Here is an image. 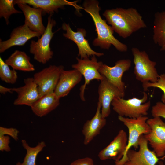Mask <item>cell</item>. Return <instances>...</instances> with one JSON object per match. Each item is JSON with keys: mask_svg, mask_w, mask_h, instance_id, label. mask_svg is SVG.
Masks as SVG:
<instances>
[{"mask_svg": "<svg viewBox=\"0 0 165 165\" xmlns=\"http://www.w3.org/2000/svg\"><path fill=\"white\" fill-rule=\"evenodd\" d=\"M103 15L113 31L123 38H127L134 33L147 27L142 16L134 8L107 9Z\"/></svg>", "mask_w": 165, "mask_h": 165, "instance_id": "6da1fadb", "label": "cell"}, {"mask_svg": "<svg viewBox=\"0 0 165 165\" xmlns=\"http://www.w3.org/2000/svg\"><path fill=\"white\" fill-rule=\"evenodd\" d=\"M83 6V9L91 17L96 27L97 37L94 40L93 45L105 49H108L112 45L119 51H127V45L120 42L114 36V31L111 27L101 17L99 13L101 9L98 1L85 0Z\"/></svg>", "mask_w": 165, "mask_h": 165, "instance_id": "7a4b0ae2", "label": "cell"}, {"mask_svg": "<svg viewBox=\"0 0 165 165\" xmlns=\"http://www.w3.org/2000/svg\"><path fill=\"white\" fill-rule=\"evenodd\" d=\"M147 94L143 92L141 98L133 97L127 99L116 97L112 102L113 109L119 116L130 118L136 119L146 116L151 105Z\"/></svg>", "mask_w": 165, "mask_h": 165, "instance_id": "3957f363", "label": "cell"}, {"mask_svg": "<svg viewBox=\"0 0 165 165\" xmlns=\"http://www.w3.org/2000/svg\"><path fill=\"white\" fill-rule=\"evenodd\" d=\"M148 118L146 116H141L136 119L118 116V119L127 128L129 134L127 146L124 155L120 160L115 162V165H123L127 160V151L132 147L135 149L138 148L140 137L150 132V127L147 122Z\"/></svg>", "mask_w": 165, "mask_h": 165, "instance_id": "277c9868", "label": "cell"}, {"mask_svg": "<svg viewBox=\"0 0 165 165\" xmlns=\"http://www.w3.org/2000/svg\"><path fill=\"white\" fill-rule=\"evenodd\" d=\"M131 51L134 57V73L136 79L142 84L149 82H156L160 75L155 68L156 62L150 59L145 51L133 47Z\"/></svg>", "mask_w": 165, "mask_h": 165, "instance_id": "5b68a950", "label": "cell"}, {"mask_svg": "<svg viewBox=\"0 0 165 165\" xmlns=\"http://www.w3.org/2000/svg\"><path fill=\"white\" fill-rule=\"evenodd\" d=\"M56 24L52 16H49L44 33L37 41L31 42L30 52L33 55L34 59L40 63L46 64L53 57V53L50 47V43L55 33L52 31L53 28Z\"/></svg>", "mask_w": 165, "mask_h": 165, "instance_id": "8992f818", "label": "cell"}, {"mask_svg": "<svg viewBox=\"0 0 165 165\" xmlns=\"http://www.w3.org/2000/svg\"><path fill=\"white\" fill-rule=\"evenodd\" d=\"M76 59L77 63L72 65V67L78 71L84 78V83L80 89V96L81 99L85 101L84 92L86 86L94 79L101 81L104 79V77L98 71L103 63L98 61L95 56H92L90 59L89 58L82 59L78 57Z\"/></svg>", "mask_w": 165, "mask_h": 165, "instance_id": "52a82bcc", "label": "cell"}, {"mask_svg": "<svg viewBox=\"0 0 165 165\" xmlns=\"http://www.w3.org/2000/svg\"><path fill=\"white\" fill-rule=\"evenodd\" d=\"M64 70L62 65H50L34 74L33 78L41 96L54 92Z\"/></svg>", "mask_w": 165, "mask_h": 165, "instance_id": "ba28073f", "label": "cell"}, {"mask_svg": "<svg viewBox=\"0 0 165 165\" xmlns=\"http://www.w3.org/2000/svg\"><path fill=\"white\" fill-rule=\"evenodd\" d=\"M147 122L151 130L144 136L157 156L163 157L165 155V122L158 116L148 118Z\"/></svg>", "mask_w": 165, "mask_h": 165, "instance_id": "9c48e42d", "label": "cell"}, {"mask_svg": "<svg viewBox=\"0 0 165 165\" xmlns=\"http://www.w3.org/2000/svg\"><path fill=\"white\" fill-rule=\"evenodd\" d=\"M148 142L142 135L139 138L138 151L130 149L127 152V160L123 165H156L159 160L165 157L159 158L148 146Z\"/></svg>", "mask_w": 165, "mask_h": 165, "instance_id": "30bf717a", "label": "cell"}, {"mask_svg": "<svg viewBox=\"0 0 165 165\" xmlns=\"http://www.w3.org/2000/svg\"><path fill=\"white\" fill-rule=\"evenodd\" d=\"M131 65L130 59H121L117 61L113 67H110L103 63L98 71L109 82L121 91L125 92L126 86L122 81V76L125 72L129 70Z\"/></svg>", "mask_w": 165, "mask_h": 165, "instance_id": "8fae6325", "label": "cell"}, {"mask_svg": "<svg viewBox=\"0 0 165 165\" xmlns=\"http://www.w3.org/2000/svg\"><path fill=\"white\" fill-rule=\"evenodd\" d=\"M62 29L66 31L63 34L65 37L74 42L77 45L79 50L78 56L81 59L89 58L90 56L100 57L104 55L102 53L94 51L90 47L88 41L85 37L86 31L83 28H78L76 32L73 31L69 24L64 23L62 24Z\"/></svg>", "mask_w": 165, "mask_h": 165, "instance_id": "7c38bea8", "label": "cell"}, {"mask_svg": "<svg viewBox=\"0 0 165 165\" xmlns=\"http://www.w3.org/2000/svg\"><path fill=\"white\" fill-rule=\"evenodd\" d=\"M98 101L101 103V114L106 118L111 112L110 105L113 100L116 97L123 98L125 92L109 82L105 77L101 81L98 88Z\"/></svg>", "mask_w": 165, "mask_h": 165, "instance_id": "4fadbf2b", "label": "cell"}, {"mask_svg": "<svg viewBox=\"0 0 165 165\" xmlns=\"http://www.w3.org/2000/svg\"><path fill=\"white\" fill-rule=\"evenodd\" d=\"M128 137L123 130H119L113 140L98 153L100 159H112L115 162L120 160L123 156L127 148Z\"/></svg>", "mask_w": 165, "mask_h": 165, "instance_id": "5bb4252c", "label": "cell"}, {"mask_svg": "<svg viewBox=\"0 0 165 165\" xmlns=\"http://www.w3.org/2000/svg\"><path fill=\"white\" fill-rule=\"evenodd\" d=\"M41 35L31 30L24 24L14 28L8 39L0 40V53L4 52L15 46H23L30 39L34 37L40 38Z\"/></svg>", "mask_w": 165, "mask_h": 165, "instance_id": "9a60e30c", "label": "cell"}, {"mask_svg": "<svg viewBox=\"0 0 165 165\" xmlns=\"http://www.w3.org/2000/svg\"><path fill=\"white\" fill-rule=\"evenodd\" d=\"M24 85L17 88H12L13 91L17 94L15 100V105H25L31 106L41 96L37 84L33 77H28L24 80Z\"/></svg>", "mask_w": 165, "mask_h": 165, "instance_id": "2e32d148", "label": "cell"}, {"mask_svg": "<svg viewBox=\"0 0 165 165\" xmlns=\"http://www.w3.org/2000/svg\"><path fill=\"white\" fill-rule=\"evenodd\" d=\"M78 2L77 1L70 2L66 0H14V4L15 5L19 3L26 4L33 7L41 9L43 15L47 14L52 16L59 9H62L66 5L72 6L78 11L82 8L83 9L77 5Z\"/></svg>", "mask_w": 165, "mask_h": 165, "instance_id": "e0dca14e", "label": "cell"}, {"mask_svg": "<svg viewBox=\"0 0 165 165\" xmlns=\"http://www.w3.org/2000/svg\"><path fill=\"white\" fill-rule=\"evenodd\" d=\"M101 101H98L95 115L90 120H87L83 126L82 132L84 137L83 143L85 145L89 144L100 134L101 130L106 124V119L102 117L101 112Z\"/></svg>", "mask_w": 165, "mask_h": 165, "instance_id": "ac0fdd59", "label": "cell"}, {"mask_svg": "<svg viewBox=\"0 0 165 165\" xmlns=\"http://www.w3.org/2000/svg\"><path fill=\"white\" fill-rule=\"evenodd\" d=\"M82 77L81 74L76 69L64 70L60 74L54 92L60 99L67 96L81 81Z\"/></svg>", "mask_w": 165, "mask_h": 165, "instance_id": "d6986e66", "label": "cell"}, {"mask_svg": "<svg viewBox=\"0 0 165 165\" xmlns=\"http://www.w3.org/2000/svg\"><path fill=\"white\" fill-rule=\"evenodd\" d=\"M17 5L24 15V24L31 30L42 35L46 29L42 22V10L26 4L19 3Z\"/></svg>", "mask_w": 165, "mask_h": 165, "instance_id": "ffe728a7", "label": "cell"}, {"mask_svg": "<svg viewBox=\"0 0 165 165\" xmlns=\"http://www.w3.org/2000/svg\"><path fill=\"white\" fill-rule=\"evenodd\" d=\"M60 99L53 92L41 96L30 107L36 115L42 117L55 109L60 104Z\"/></svg>", "mask_w": 165, "mask_h": 165, "instance_id": "44dd1931", "label": "cell"}, {"mask_svg": "<svg viewBox=\"0 0 165 165\" xmlns=\"http://www.w3.org/2000/svg\"><path fill=\"white\" fill-rule=\"evenodd\" d=\"M5 62L16 70L30 72L35 70L30 57L24 51L16 50Z\"/></svg>", "mask_w": 165, "mask_h": 165, "instance_id": "7402d4cb", "label": "cell"}, {"mask_svg": "<svg viewBox=\"0 0 165 165\" xmlns=\"http://www.w3.org/2000/svg\"><path fill=\"white\" fill-rule=\"evenodd\" d=\"M153 40L155 44L165 51V11L156 12L154 15Z\"/></svg>", "mask_w": 165, "mask_h": 165, "instance_id": "603a6c76", "label": "cell"}, {"mask_svg": "<svg viewBox=\"0 0 165 165\" xmlns=\"http://www.w3.org/2000/svg\"><path fill=\"white\" fill-rule=\"evenodd\" d=\"M23 147L26 150L27 153L22 165H36V160L38 154L46 146L44 141L39 142L35 147H30L24 140H22Z\"/></svg>", "mask_w": 165, "mask_h": 165, "instance_id": "cb8c5ba5", "label": "cell"}, {"mask_svg": "<svg viewBox=\"0 0 165 165\" xmlns=\"http://www.w3.org/2000/svg\"><path fill=\"white\" fill-rule=\"evenodd\" d=\"M0 78L6 83L13 84L17 80L18 76L16 70L11 69L9 66L0 57Z\"/></svg>", "mask_w": 165, "mask_h": 165, "instance_id": "d4e9b609", "label": "cell"}, {"mask_svg": "<svg viewBox=\"0 0 165 165\" xmlns=\"http://www.w3.org/2000/svg\"><path fill=\"white\" fill-rule=\"evenodd\" d=\"M14 0H0V18H3L7 25L9 23V19L12 15L22 13L15 8Z\"/></svg>", "mask_w": 165, "mask_h": 165, "instance_id": "484cf974", "label": "cell"}, {"mask_svg": "<svg viewBox=\"0 0 165 165\" xmlns=\"http://www.w3.org/2000/svg\"><path fill=\"white\" fill-rule=\"evenodd\" d=\"M144 92L147 91L150 87L157 88L162 90L163 94L162 95L161 102L165 105V74H163L160 75L158 81L156 82H149L142 84Z\"/></svg>", "mask_w": 165, "mask_h": 165, "instance_id": "4316f807", "label": "cell"}, {"mask_svg": "<svg viewBox=\"0 0 165 165\" xmlns=\"http://www.w3.org/2000/svg\"><path fill=\"white\" fill-rule=\"evenodd\" d=\"M151 113L153 117H160L165 119V105L161 101H158L152 106Z\"/></svg>", "mask_w": 165, "mask_h": 165, "instance_id": "83f0119b", "label": "cell"}, {"mask_svg": "<svg viewBox=\"0 0 165 165\" xmlns=\"http://www.w3.org/2000/svg\"><path fill=\"white\" fill-rule=\"evenodd\" d=\"M19 132L17 130L13 128H7L0 127V136L7 134L15 140L18 139V134Z\"/></svg>", "mask_w": 165, "mask_h": 165, "instance_id": "f1b7e54d", "label": "cell"}, {"mask_svg": "<svg viewBox=\"0 0 165 165\" xmlns=\"http://www.w3.org/2000/svg\"><path fill=\"white\" fill-rule=\"evenodd\" d=\"M10 137L8 136L3 135L0 136V150L3 152L10 151L11 148L9 146Z\"/></svg>", "mask_w": 165, "mask_h": 165, "instance_id": "f546056e", "label": "cell"}, {"mask_svg": "<svg viewBox=\"0 0 165 165\" xmlns=\"http://www.w3.org/2000/svg\"><path fill=\"white\" fill-rule=\"evenodd\" d=\"M69 165H94L93 160L89 157L79 159L73 162Z\"/></svg>", "mask_w": 165, "mask_h": 165, "instance_id": "4dcf8cb0", "label": "cell"}, {"mask_svg": "<svg viewBox=\"0 0 165 165\" xmlns=\"http://www.w3.org/2000/svg\"><path fill=\"white\" fill-rule=\"evenodd\" d=\"M13 92L12 88L6 87L1 85H0V93L1 94H5L7 93H12Z\"/></svg>", "mask_w": 165, "mask_h": 165, "instance_id": "1f68e13d", "label": "cell"}, {"mask_svg": "<svg viewBox=\"0 0 165 165\" xmlns=\"http://www.w3.org/2000/svg\"><path fill=\"white\" fill-rule=\"evenodd\" d=\"M158 163V165H165V162L163 163V162L161 161H159Z\"/></svg>", "mask_w": 165, "mask_h": 165, "instance_id": "d6a6232c", "label": "cell"}, {"mask_svg": "<svg viewBox=\"0 0 165 165\" xmlns=\"http://www.w3.org/2000/svg\"><path fill=\"white\" fill-rule=\"evenodd\" d=\"M16 165H22V163H20V162H18Z\"/></svg>", "mask_w": 165, "mask_h": 165, "instance_id": "836d02e7", "label": "cell"}]
</instances>
